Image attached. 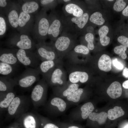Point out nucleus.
Returning <instances> with one entry per match:
<instances>
[{
    "mask_svg": "<svg viewBox=\"0 0 128 128\" xmlns=\"http://www.w3.org/2000/svg\"><path fill=\"white\" fill-rule=\"evenodd\" d=\"M79 36L75 33L63 30L53 45L58 58L63 59L67 54L78 44Z\"/></svg>",
    "mask_w": 128,
    "mask_h": 128,
    "instance_id": "nucleus-1",
    "label": "nucleus"
},
{
    "mask_svg": "<svg viewBox=\"0 0 128 128\" xmlns=\"http://www.w3.org/2000/svg\"><path fill=\"white\" fill-rule=\"evenodd\" d=\"M47 11L43 8L36 14L34 27L31 34L37 43L45 41L48 38L49 21Z\"/></svg>",
    "mask_w": 128,
    "mask_h": 128,
    "instance_id": "nucleus-2",
    "label": "nucleus"
},
{
    "mask_svg": "<svg viewBox=\"0 0 128 128\" xmlns=\"http://www.w3.org/2000/svg\"><path fill=\"white\" fill-rule=\"evenodd\" d=\"M60 15L63 29L77 34L79 36L83 33L90 17L89 14L87 11L78 17L66 16L63 13Z\"/></svg>",
    "mask_w": 128,
    "mask_h": 128,
    "instance_id": "nucleus-3",
    "label": "nucleus"
},
{
    "mask_svg": "<svg viewBox=\"0 0 128 128\" xmlns=\"http://www.w3.org/2000/svg\"><path fill=\"white\" fill-rule=\"evenodd\" d=\"M5 43L11 48L32 51L36 49L37 44L29 35L19 32L12 34Z\"/></svg>",
    "mask_w": 128,
    "mask_h": 128,
    "instance_id": "nucleus-4",
    "label": "nucleus"
},
{
    "mask_svg": "<svg viewBox=\"0 0 128 128\" xmlns=\"http://www.w3.org/2000/svg\"><path fill=\"white\" fill-rule=\"evenodd\" d=\"M31 103L30 97L27 96H16L7 110L6 118H17L27 112Z\"/></svg>",
    "mask_w": 128,
    "mask_h": 128,
    "instance_id": "nucleus-5",
    "label": "nucleus"
},
{
    "mask_svg": "<svg viewBox=\"0 0 128 128\" xmlns=\"http://www.w3.org/2000/svg\"><path fill=\"white\" fill-rule=\"evenodd\" d=\"M48 85L43 78L39 80L33 88L30 98L34 107L37 109L46 102Z\"/></svg>",
    "mask_w": 128,
    "mask_h": 128,
    "instance_id": "nucleus-6",
    "label": "nucleus"
},
{
    "mask_svg": "<svg viewBox=\"0 0 128 128\" xmlns=\"http://www.w3.org/2000/svg\"><path fill=\"white\" fill-rule=\"evenodd\" d=\"M49 26L48 37L51 41L54 42L62 33L63 26L60 14L55 9L51 11L48 15Z\"/></svg>",
    "mask_w": 128,
    "mask_h": 128,
    "instance_id": "nucleus-7",
    "label": "nucleus"
},
{
    "mask_svg": "<svg viewBox=\"0 0 128 128\" xmlns=\"http://www.w3.org/2000/svg\"><path fill=\"white\" fill-rule=\"evenodd\" d=\"M40 73L36 68H29L14 79L18 85L23 89H27L40 79Z\"/></svg>",
    "mask_w": 128,
    "mask_h": 128,
    "instance_id": "nucleus-8",
    "label": "nucleus"
},
{
    "mask_svg": "<svg viewBox=\"0 0 128 128\" xmlns=\"http://www.w3.org/2000/svg\"><path fill=\"white\" fill-rule=\"evenodd\" d=\"M69 105L64 99L53 94L44 106L48 113L52 116H57L64 113Z\"/></svg>",
    "mask_w": 128,
    "mask_h": 128,
    "instance_id": "nucleus-9",
    "label": "nucleus"
},
{
    "mask_svg": "<svg viewBox=\"0 0 128 128\" xmlns=\"http://www.w3.org/2000/svg\"><path fill=\"white\" fill-rule=\"evenodd\" d=\"M35 52L38 58L41 61L54 60L58 58L56 51L53 45V42L45 41L37 43Z\"/></svg>",
    "mask_w": 128,
    "mask_h": 128,
    "instance_id": "nucleus-10",
    "label": "nucleus"
},
{
    "mask_svg": "<svg viewBox=\"0 0 128 128\" xmlns=\"http://www.w3.org/2000/svg\"><path fill=\"white\" fill-rule=\"evenodd\" d=\"M65 64L68 75V80L70 82L80 84L87 82L89 75L87 72L82 70L80 65Z\"/></svg>",
    "mask_w": 128,
    "mask_h": 128,
    "instance_id": "nucleus-11",
    "label": "nucleus"
},
{
    "mask_svg": "<svg viewBox=\"0 0 128 128\" xmlns=\"http://www.w3.org/2000/svg\"><path fill=\"white\" fill-rule=\"evenodd\" d=\"M64 62L56 67L46 81L48 86L53 87L61 86L65 85L68 80V74L64 68Z\"/></svg>",
    "mask_w": 128,
    "mask_h": 128,
    "instance_id": "nucleus-12",
    "label": "nucleus"
},
{
    "mask_svg": "<svg viewBox=\"0 0 128 128\" xmlns=\"http://www.w3.org/2000/svg\"><path fill=\"white\" fill-rule=\"evenodd\" d=\"M14 49L20 63L33 68L38 66L40 64V60L35 52L28 50Z\"/></svg>",
    "mask_w": 128,
    "mask_h": 128,
    "instance_id": "nucleus-13",
    "label": "nucleus"
},
{
    "mask_svg": "<svg viewBox=\"0 0 128 128\" xmlns=\"http://www.w3.org/2000/svg\"><path fill=\"white\" fill-rule=\"evenodd\" d=\"M83 3L79 0H71L64 4L62 8L63 14L66 16L78 17L86 11Z\"/></svg>",
    "mask_w": 128,
    "mask_h": 128,
    "instance_id": "nucleus-14",
    "label": "nucleus"
},
{
    "mask_svg": "<svg viewBox=\"0 0 128 128\" xmlns=\"http://www.w3.org/2000/svg\"><path fill=\"white\" fill-rule=\"evenodd\" d=\"M34 20L35 17L33 14H26L21 10L17 30L20 33L30 35L33 30Z\"/></svg>",
    "mask_w": 128,
    "mask_h": 128,
    "instance_id": "nucleus-15",
    "label": "nucleus"
},
{
    "mask_svg": "<svg viewBox=\"0 0 128 128\" xmlns=\"http://www.w3.org/2000/svg\"><path fill=\"white\" fill-rule=\"evenodd\" d=\"M63 62V59L59 58L54 60H45L40 63L37 68L42 78L46 81L55 68Z\"/></svg>",
    "mask_w": 128,
    "mask_h": 128,
    "instance_id": "nucleus-16",
    "label": "nucleus"
},
{
    "mask_svg": "<svg viewBox=\"0 0 128 128\" xmlns=\"http://www.w3.org/2000/svg\"><path fill=\"white\" fill-rule=\"evenodd\" d=\"M21 11L19 0L13 1L12 5L6 15L9 26L12 28L17 29L18 18Z\"/></svg>",
    "mask_w": 128,
    "mask_h": 128,
    "instance_id": "nucleus-17",
    "label": "nucleus"
},
{
    "mask_svg": "<svg viewBox=\"0 0 128 128\" xmlns=\"http://www.w3.org/2000/svg\"><path fill=\"white\" fill-rule=\"evenodd\" d=\"M80 84L73 83L69 81L64 85L53 87V94L63 99L70 96L79 88Z\"/></svg>",
    "mask_w": 128,
    "mask_h": 128,
    "instance_id": "nucleus-18",
    "label": "nucleus"
},
{
    "mask_svg": "<svg viewBox=\"0 0 128 128\" xmlns=\"http://www.w3.org/2000/svg\"><path fill=\"white\" fill-rule=\"evenodd\" d=\"M24 128H36L40 120L38 115L32 112H26L17 118Z\"/></svg>",
    "mask_w": 128,
    "mask_h": 128,
    "instance_id": "nucleus-19",
    "label": "nucleus"
},
{
    "mask_svg": "<svg viewBox=\"0 0 128 128\" xmlns=\"http://www.w3.org/2000/svg\"><path fill=\"white\" fill-rule=\"evenodd\" d=\"M0 61L16 66L20 63L14 48H0Z\"/></svg>",
    "mask_w": 128,
    "mask_h": 128,
    "instance_id": "nucleus-20",
    "label": "nucleus"
},
{
    "mask_svg": "<svg viewBox=\"0 0 128 128\" xmlns=\"http://www.w3.org/2000/svg\"><path fill=\"white\" fill-rule=\"evenodd\" d=\"M21 10L25 13L32 14L38 12L40 8L39 0H19Z\"/></svg>",
    "mask_w": 128,
    "mask_h": 128,
    "instance_id": "nucleus-21",
    "label": "nucleus"
},
{
    "mask_svg": "<svg viewBox=\"0 0 128 128\" xmlns=\"http://www.w3.org/2000/svg\"><path fill=\"white\" fill-rule=\"evenodd\" d=\"M16 96L14 90L6 92H0V112L7 110L10 103Z\"/></svg>",
    "mask_w": 128,
    "mask_h": 128,
    "instance_id": "nucleus-22",
    "label": "nucleus"
},
{
    "mask_svg": "<svg viewBox=\"0 0 128 128\" xmlns=\"http://www.w3.org/2000/svg\"><path fill=\"white\" fill-rule=\"evenodd\" d=\"M17 85V83L14 79L8 76H0V92H5L12 90Z\"/></svg>",
    "mask_w": 128,
    "mask_h": 128,
    "instance_id": "nucleus-23",
    "label": "nucleus"
},
{
    "mask_svg": "<svg viewBox=\"0 0 128 128\" xmlns=\"http://www.w3.org/2000/svg\"><path fill=\"white\" fill-rule=\"evenodd\" d=\"M85 90L79 88L72 94L64 99L69 105H77L83 99Z\"/></svg>",
    "mask_w": 128,
    "mask_h": 128,
    "instance_id": "nucleus-24",
    "label": "nucleus"
},
{
    "mask_svg": "<svg viewBox=\"0 0 128 128\" xmlns=\"http://www.w3.org/2000/svg\"><path fill=\"white\" fill-rule=\"evenodd\" d=\"M122 91L121 85L117 81L112 83L107 90V93L110 97L114 99L120 97L122 94Z\"/></svg>",
    "mask_w": 128,
    "mask_h": 128,
    "instance_id": "nucleus-25",
    "label": "nucleus"
},
{
    "mask_svg": "<svg viewBox=\"0 0 128 128\" xmlns=\"http://www.w3.org/2000/svg\"><path fill=\"white\" fill-rule=\"evenodd\" d=\"M111 60L110 56L104 54L99 59L98 65L100 70L109 72L111 69Z\"/></svg>",
    "mask_w": 128,
    "mask_h": 128,
    "instance_id": "nucleus-26",
    "label": "nucleus"
},
{
    "mask_svg": "<svg viewBox=\"0 0 128 128\" xmlns=\"http://www.w3.org/2000/svg\"><path fill=\"white\" fill-rule=\"evenodd\" d=\"M109 31L108 27L106 25H103L99 29L98 33L100 40L101 45L104 46L108 45L109 43L110 38L107 35Z\"/></svg>",
    "mask_w": 128,
    "mask_h": 128,
    "instance_id": "nucleus-27",
    "label": "nucleus"
},
{
    "mask_svg": "<svg viewBox=\"0 0 128 128\" xmlns=\"http://www.w3.org/2000/svg\"><path fill=\"white\" fill-rule=\"evenodd\" d=\"M107 117V114L102 112L99 113L93 112L88 118L91 121L96 122L99 124L101 125L105 123Z\"/></svg>",
    "mask_w": 128,
    "mask_h": 128,
    "instance_id": "nucleus-28",
    "label": "nucleus"
},
{
    "mask_svg": "<svg viewBox=\"0 0 128 128\" xmlns=\"http://www.w3.org/2000/svg\"><path fill=\"white\" fill-rule=\"evenodd\" d=\"M16 66L0 61V74L9 77L15 71Z\"/></svg>",
    "mask_w": 128,
    "mask_h": 128,
    "instance_id": "nucleus-29",
    "label": "nucleus"
},
{
    "mask_svg": "<svg viewBox=\"0 0 128 128\" xmlns=\"http://www.w3.org/2000/svg\"><path fill=\"white\" fill-rule=\"evenodd\" d=\"M124 114V111L121 107L116 106L113 109H110L108 110L107 116L110 119L114 120L123 116Z\"/></svg>",
    "mask_w": 128,
    "mask_h": 128,
    "instance_id": "nucleus-30",
    "label": "nucleus"
},
{
    "mask_svg": "<svg viewBox=\"0 0 128 128\" xmlns=\"http://www.w3.org/2000/svg\"><path fill=\"white\" fill-rule=\"evenodd\" d=\"M40 5L47 11L55 9L58 3L57 0H39Z\"/></svg>",
    "mask_w": 128,
    "mask_h": 128,
    "instance_id": "nucleus-31",
    "label": "nucleus"
},
{
    "mask_svg": "<svg viewBox=\"0 0 128 128\" xmlns=\"http://www.w3.org/2000/svg\"><path fill=\"white\" fill-rule=\"evenodd\" d=\"M89 20L92 23L98 25H102L105 22L102 14L98 12H94L90 16Z\"/></svg>",
    "mask_w": 128,
    "mask_h": 128,
    "instance_id": "nucleus-32",
    "label": "nucleus"
},
{
    "mask_svg": "<svg viewBox=\"0 0 128 128\" xmlns=\"http://www.w3.org/2000/svg\"><path fill=\"white\" fill-rule=\"evenodd\" d=\"M9 26L6 16L0 14V37H3L5 34Z\"/></svg>",
    "mask_w": 128,
    "mask_h": 128,
    "instance_id": "nucleus-33",
    "label": "nucleus"
},
{
    "mask_svg": "<svg viewBox=\"0 0 128 128\" xmlns=\"http://www.w3.org/2000/svg\"><path fill=\"white\" fill-rule=\"evenodd\" d=\"M38 115L42 128H60L55 123L52 122L46 117Z\"/></svg>",
    "mask_w": 128,
    "mask_h": 128,
    "instance_id": "nucleus-34",
    "label": "nucleus"
},
{
    "mask_svg": "<svg viewBox=\"0 0 128 128\" xmlns=\"http://www.w3.org/2000/svg\"><path fill=\"white\" fill-rule=\"evenodd\" d=\"M13 1L11 0H0V14L6 16Z\"/></svg>",
    "mask_w": 128,
    "mask_h": 128,
    "instance_id": "nucleus-35",
    "label": "nucleus"
},
{
    "mask_svg": "<svg viewBox=\"0 0 128 128\" xmlns=\"http://www.w3.org/2000/svg\"><path fill=\"white\" fill-rule=\"evenodd\" d=\"M84 39L87 43V46L90 50H93L94 48V37L92 33H87L85 35Z\"/></svg>",
    "mask_w": 128,
    "mask_h": 128,
    "instance_id": "nucleus-36",
    "label": "nucleus"
},
{
    "mask_svg": "<svg viewBox=\"0 0 128 128\" xmlns=\"http://www.w3.org/2000/svg\"><path fill=\"white\" fill-rule=\"evenodd\" d=\"M127 49L126 47L123 45H121L115 47L114 51L115 53L119 55L123 59H125L127 57L125 53Z\"/></svg>",
    "mask_w": 128,
    "mask_h": 128,
    "instance_id": "nucleus-37",
    "label": "nucleus"
},
{
    "mask_svg": "<svg viewBox=\"0 0 128 128\" xmlns=\"http://www.w3.org/2000/svg\"><path fill=\"white\" fill-rule=\"evenodd\" d=\"M72 50L85 55H88L90 52V50L86 46L82 44L76 45Z\"/></svg>",
    "mask_w": 128,
    "mask_h": 128,
    "instance_id": "nucleus-38",
    "label": "nucleus"
},
{
    "mask_svg": "<svg viewBox=\"0 0 128 128\" xmlns=\"http://www.w3.org/2000/svg\"><path fill=\"white\" fill-rule=\"evenodd\" d=\"M126 5V3L123 0H117L114 5L113 9L116 12H120L124 9Z\"/></svg>",
    "mask_w": 128,
    "mask_h": 128,
    "instance_id": "nucleus-39",
    "label": "nucleus"
},
{
    "mask_svg": "<svg viewBox=\"0 0 128 128\" xmlns=\"http://www.w3.org/2000/svg\"><path fill=\"white\" fill-rule=\"evenodd\" d=\"M55 123L60 128H82L78 124L69 123L58 121Z\"/></svg>",
    "mask_w": 128,
    "mask_h": 128,
    "instance_id": "nucleus-40",
    "label": "nucleus"
},
{
    "mask_svg": "<svg viewBox=\"0 0 128 128\" xmlns=\"http://www.w3.org/2000/svg\"><path fill=\"white\" fill-rule=\"evenodd\" d=\"M117 41L122 45L128 48V37L123 35L120 36L118 37Z\"/></svg>",
    "mask_w": 128,
    "mask_h": 128,
    "instance_id": "nucleus-41",
    "label": "nucleus"
},
{
    "mask_svg": "<svg viewBox=\"0 0 128 128\" xmlns=\"http://www.w3.org/2000/svg\"><path fill=\"white\" fill-rule=\"evenodd\" d=\"M112 63L114 66L118 69L122 70L124 68L123 64L116 58L113 60Z\"/></svg>",
    "mask_w": 128,
    "mask_h": 128,
    "instance_id": "nucleus-42",
    "label": "nucleus"
},
{
    "mask_svg": "<svg viewBox=\"0 0 128 128\" xmlns=\"http://www.w3.org/2000/svg\"><path fill=\"white\" fill-rule=\"evenodd\" d=\"M85 27H86L85 30L87 33H92L94 31V28L91 25H89Z\"/></svg>",
    "mask_w": 128,
    "mask_h": 128,
    "instance_id": "nucleus-43",
    "label": "nucleus"
},
{
    "mask_svg": "<svg viewBox=\"0 0 128 128\" xmlns=\"http://www.w3.org/2000/svg\"><path fill=\"white\" fill-rule=\"evenodd\" d=\"M122 14L125 16H128V5L123 10Z\"/></svg>",
    "mask_w": 128,
    "mask_h": 128,
    "instance_id": "nucleus-44",
    "label": "nucleus"
},
{
    "mask_svg": "<svg viewBox=\"0 0 128 128\" xmlns=\"http://www.w3.org/2000/svg\"><path fill=\"white\" fill-rule=\"evenodd\" d=\"M123 75L126 78H128V69L125 67L123 69Z\"/></svg>",
    "mask_w": 128,
    "mask_h": 128,
    "instance_id": "nucleus-45",
    "label": "nucleus"
},
{
    "mask_svg": "<svg viewBox=\"0 0 128 128\" xmlns=\"http://www.w3.org/2000/svg\"><path fill=\"white\" fill-rule=\"evenodd\" d=\"M71 1V0H58V4H64L69 2Z\"/></svg>",
    "mask_w": 128,
    "mask_h": 128,
    "instance_id": "nucleus-46",
    "label": "nucleus"
},
{
    "mask_svg": "<svg viewBox=\"0 0 128 128\" xmlns=\"http://www.w3.org/2000/svg\"><path fill=\"white\" fill-rule=\"evenodd\" d=\"M122 86L125 89H128V80L124 81L123 83Z\"/></svg>",
    "mask_w": 128,
    "mask_h": 128,
    "instance_id": "nucleus-47",
    "label": "nucleus"
},
{
    "mask_svg": "<svg viewBox=\"0 0 128 128\" xmlns=\"http://www.w3.org/2000/svg\"><path fill=\"white\" fill-rule=\"evenodd\" d=\"M123 128H128V124L126 125Z\"/></svg>",
    "mask_w": 128,
    "mask_h": 128,
    "instance_id": "nucleus-48",
    "label": "nucleus"
},
{
    "mask_svg": "<svg viewBox=\"0 0 128 128\" xmlns=\"http://www.w3.org/2000/svg\"><path fill=\"white\" fill-rule=\"evenodd\" d=\"M107 1H113L114 0H107Z\"/></svg>",
    "mask_w": 128,
    "mask_h": 128,
    "instance_id": "nucleus-49",
    "label": "nucleus"
},
{
    "mask_svg": "<svg viewBox=\"0 0 128 128\" xmlns=\"http://www.w3.org/2000/svg\"><path fill=\"white\" fill-rule=\"evenodd\" d=\"M10 128H16L14 127H11Z\"/></svg>",
    "mask_w": 128,
    "mask_h": 128,
    "instance_id": "nucleus-50",
    "label": "nucleus"
}]
</instances>
